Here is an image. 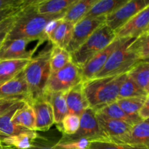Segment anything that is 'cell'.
<instances>
[{"label":"cell","mask_w":149,"mask_h":149,"mask_svg":"<svg viewBox=\"0 0 149 149\" xmlns=\"http://www.w3.org/2000/svg\"><path fill=\"white\" fill-rule=\"evenodd\" d=\"M29 39H13L4 40L0 47V60H28L33 58L36 49H30Z\"/></svg>","instance_id":"obj_10"},{"label":"cell","mask_w":149,"mask_h":149,"mask_svg":"<svg viewBox=\"0 0 149 149\" xmlns=\"http://www.w3.org/2000/svg\"><path fill=\"white\" fill-rule=\"evenodd\" d=\"M148 6V0H127L123 5L106 16L105 24L114 32L116 31L128 20Z\"/></svg>","instance_id":"obj_8"},{"label":"cell","mask_w":149,"mask_h":149,"mask_svg":"<svg viewBox=\"0 0 149 149\" xmlns=\"http://www.w3.org/2000/svg\"><path fill=\"white\" fill-rule=\"evenodd\" d=\"M26 2L23 0H0V10L7 7L23 5Z\"/></svg>","instance_id":"obj_40"},{"label":"cell","mask_w":149,"mask_h":149,"mask_svg":"<svg viewBox=\"0 0 149 149\" xmlns=\"http://www.w3.org/2000/svg\"><path fill=\"white\" fill-rule=\"evenodd\" d=\"M0 149H14V148H8V147H4L3 146L2 148H1Z\"/></svg>","instance_id":"obj_44"},{"label":"cell","mask_w":149,"mask_h":149,"mask_svg":"<svg viewBox=\"0 0 149 149\" xmlns=\"http://www.w3.org/2000/svg\"><path fill=\"white\" fill-rule=\"evenodd\" d=\"M12 122L17 126L23 127L31 131H35V114L33 108L29 102H25L23 106L19 108L14 116Z\"/></svg>","instance_id":"obj_23"},{"label":"cell","mask_w":149,"mask_h":149,"mask_svg":"<svg viewBox=\"0 0 149 149\" xmlns=\"http://www.w3.org/2000/svg\"><path fill=\"white\" fill-rule=\"evenodd\" d=\"M106 21V16L95 17H84L80 21L74 24L73 28L72 36L66 50L72 53L77 50L100 26Z\"/></svg>","instance_id":"obj_9"},{"label":"cell","mask_w":149,"mask_h":149,"mask_svg":"<svg viewBox=\"0 0 149 149\" xmlns=\"http://www.w3.org/2000/svg\"><path fill=\"white\" fill-rule=\"evenodd\" d=\"M115 39V32L104 23L96 29L77 50L71 53V62L81 68L93 56L104 49Z\"/></svg>","instance_id":"obj_4"},{"label":"cell","mask_w":149,"mask_h":149,"mask_svg":"<svg viewBox=\"0 0 149 149\" xmlns=\"http://www.w3.org/2000/svg\"><path fill=\"white\" fill-rule=\"evenodd\" d=\"M51 47L46 48L36 57L32 58L23 69L29 103L41 98L45 95V87L51 73L49 68Z\"/></svg>","instance_id":"obj_3"},{"label":"cell","mask_w":149,"mask_h":149,"mask_svg":"<svg viewBox=\"0 0 149 149\" xmlns=\"http://www.w3.org/2000/svg\"><path fill=\"white\" fill-rule=\"evenodd\" d=\"M148 26L149 6L135 15L124 26H122L116 31H115L116 38L117 39H125V38L135 39L142 35L143 33L149 31Z\"/></svg>","instance_id":"obj_11"},{"label":"cell","mask_w":149,"mask_h":149,"mask_svg":"<svg viewBox=\"0 0 149 149\" xmlns=\"http://www.w3.org/2000/svg\"><path fill=\"white\" fill-rule=\"evenodd\" d=\"M74 26L71 23L65 21L63 19L62 22L49 36L48 41H49L52 45L66 49L71 39Z\"/></svg>","instance_id":"obj_26"},{"label":"cell","mask_w":149,"mask_h":149,"mask_svg":"<svg viewBox=\"0 0 149 149\" xmlns=\"http://www.w3.org/2000/svg\"><path fill=\"white\" fill-rule=\"evenodd\" d=\"M87 149H148V148L119 144L109 141H90Z\"/></svg>","instance_id":"obj_34"},{"label":"cell","mask_w":149,"mask_h":149,"mask_svg":"<svg viewBox=\"0 0 149 149\" xmlns=\"http://www.w3.org/2000/svg\"><path fill=\"white\" fill-rule=\"evenodd\" d=\"M29 149H61L55 146H45V145H41V144H36L33 143V145Z\"/></svg>","instance_id":"obj_42"},{"label":"cell","mask_w":149,"mask_h":149,"mask_svg":"<svg viewBox=\"0 0 149 149\" xmlns=\"http://www.w3.org/2000/svg\"><path fill=\"white\" fill-rule=\"evenodd\" d=\"M30 61L0 60V84L12 79L22 72Z\"/></svg>","instance_id":"obj_19"},{"label":"cell","mask_w":149,"mask_h":149,"mask_svg":"<svg viewBox=\"0 0 149 149\" xmlns=\"http://www.w3.org/2000/svg\"><path fill=\"white\" fill-rule=\"evenodd\" d=\"M63 18H56L53 19V20H51L50 21L48 22L47 24L46 25L45 28V30H44V33H45V37L47 38V39L48 40L49 36L52 34L54 31H55V29L58 28V26H59L60 23L62 22Z\"/></svg>","instance_id":"obj_38"},{"label":"cell","mask_w":149,"mask_h":149,"mask_svg":"<svg viewBox=\"0 0 149 149\" xmlns=\"http://www.w3.org/2000/svg\"><path fill=\"white\" fill-rule=\"evenodd\" d=\"M65 101L68 113L80 116L84 111L88 109L89 104L83 90L82 82L74 86L66 92Z\"/></svg>","instance_id":"obj_17"},{"label":"cell","mask_w":149,"mask_h":149,"mask_svg":"<svg viewBox=\"0 0 149 149\" xmlns=\"http://www.w3.org/2000/svg\"><path fill=\"white\" fill-rule=\"evenodd\" d=\"M26 2H27V1H26ZM26 3H25V4H26ZM24 4H23V5H24ZM23 5L7 7V8L0 10V23L4 21V20L7 19L8 17H12V16L17 14V13L20 11V9L23 7Z\"/></svg>","instance_id":"obj_37"},{"label":"cell","mask_w":149,"mask_h":149,"mask_svg":"<svg viewBox=\"0 0 149 149\" xmlns=\"http://www.w3.org/2000/svg\"><path fill=\"white\" fill-rule=\"evenodd\" d=\"M127 0H97L84 17L106 16L123 5Z\"/></svg>","instance_id":"obj_25"},{"label":"cell","mask_w":149,"mask_h":149,"mask_svg":"<svg viewBox=\"0 0 149 149\" xmlns=\"http://www.w3.org/2000/svg\"><path fill=\"white\" fill-rule=\"evenodd\" d=\"M90 141L84 138L66 142H58L55 146L61 149H87Z\"/></svg>","instance_id":"obj_35"},{"label":"cell","mask_w":149,"mask_h":149,"mask_svg":"<svg viewBox=\"0 0 149 149\" xmlns=\"http://www.w3.org/2000/svg\"><path fill=\"white\" fill-rule=\"evenodd\" d=\"M127 76V74H125L95 78L82 82L89 108L97 111L104 106L116 102L119 97V89Z\"/></svg>","instance_id":"obj_2"},{"label":"cell","mask_w":149,"mask_h":149,"mask_svg":"<svg viewBox=\"0 0 149 149\" xmlns=\"http://www.w3.org/2000/svg\"><path fill=\"white\" fill-rule=\"evenodd\" d=\"M35 114V131L49 130L54 125L53 113L49 100V95L45 94L41 98L30 103Z\"/></svg>","instance_id":"obj_15"},{"label":"cell","mask_w":149,"mask_h":149,"mask_svg":"<svg viewBox=\"0 0 149 149\" xmlns=\"http://www.w3.org/2000/svg\"><path fill=\"white\" fill-rule=\"evenodd\" d=\"M47 95H49V100L53 113L54 124L58 125L68 113V107L65 101L66 92L54 93Z\"/></svg>","instance_id":"obj_27"},{"label":"cell","mask_w":149,"mask_h":149,"mask_svg":"<svg viewBox=\"0 0 149 149\" xmlns=\"http://www.w3.org/2000/svg\"><path fill=\"white\" fill-rule=\"evenodd\" d=\"M134 39L132 38L121 39L120 43L110 55L104 67L95 78L127 74L134 65L141 62L138 56L130 47V45Z\"/></svg>","instance_id":"obj_5"},{"label":"cell","mask_w":149,"mask_h":149,"mask_svg":"<svg viewBox=\"0 0 149 149\" xmlns=\"http://www.w3.org/2000/svg\"><path fill=\"white\" fill-rule=\"evenodd\" d=\"M71 62V56L70 52L63 48L52 45L49 54V68L51 73L64 68Z\"/></svg>","instance_id":"obj_29"},{"label":"cell","mask_w":149,"mask_h":149,"mask_svg":"<svg viewBox=\"0 0 149 149\" xmlns=\"http://www.w3.org/2000/svg\"><path fill=\"white\" fill-rule=\"evenodd\" d=\"M7 137L8 136L5 135L4 133H2V132L0 131V142H1H1H2V141L5 139V138H7Z\"/></svg>","instance_id":"obj_43"},{"label":"cell","mask_w":149,"mask_h":149,"mask_svg":"<svg viewBox=\"0 0 149 149\" xmlns=\"http://www.w3.org/2000/svg\"><path fill=\"white\" fill-rule=\"evenodd\" d=\"M148 98H149V95L144 97L119 98L116 100V103L126 114L137 116L138 111Z\"/></svg>","instance_id":"obj_32"},{"label":"cell","mask_w":149,"mask_h":149,"mask_svg":"<svg viewBox=\"0 0 149 149\" xmlns=\"http://www.w3.org/2000/svg\"><path fill=\"white\" fill-rule=\"evenodd\" d=\"M2 147H3V146H2V145H1V142H0V148H2Z\"/></svg>","instance_id":"obj_45"},{"label":"cell","mask_w":149,"mask_h":149,"mask_svg":"<svg viewBox=\"0 0 149 149\" xmlns=\"http://www.w3.org/2000/svg\"><path fill=\"white\" fill-rule=\"evenodd\" d=\"M16 15L8 17L7 19L4 20V21L0 23V47L2 45L3 42L5 39L8 32L11 29L12 26H13V23L15 22V20Z\"/></svg>","instance_id":"obj_36"},{"label":"cell","mask_w":149,"mask_h":149,"mask_svg":"<svg viewBox=\"0 0 149 149\" xmlns=\"http://www.w3.org/2000/svg\"><path fill=\"white\" fill-rule=\"evenodd\" d=\"M121 39H116L104 49L93 56L84 66L80 68L81 82L93 79L104 67L108 59L120 43Z\"/></svg>","instance_id":"obj_12"},{"label":"cell","mask_w":149,"mask_h":149,"mask_svg":"<svg viewBox=\"0 0 149 149\" xmlns=\"http://www.w3.org/2000/svg\"><path fill=\"white\" fill-rule=\"evenodd\" d=\"M24 103L25 102L23 101L20 102L8 112L0 116V131L7 136H13V135H19V134L23 133L28 131H31L23 127L17 126L12 122L13 116H14L16 111L19 108L21 107Z\"/></svg>","instance_id":"obj_24"},{"label":"cell","mask_w":149,"mask_h":149,"mask_svg":"<svg viewBox=\"0 0 149 149\" xmlns=\"http://www.w3.org/2000/svg\"><path fill=\"white\" fill-rule=\"evenodd\" d=\"M0 100L29 102L28 87L23 71L12 79L0 84Z\"/></svg>","instance_id":"obj_14"},{"label":"cell","mask_w":149,"mask_h":149,"mask_svg":"<svg viewBox=\"0 0 149 149\" xmlns=\"http://www.w3.org/2000/svg\"><path fill=\"white\" fill-rule=\"evenodd\" d=\"M149 31L143 33L138 37L135 38L130 47L135 52L141 61H148L149 58Z\"/></svg>","instance_id":"obj_30"},{"label":"cell","mask_w":149,"mask_h":149,"mask_svg":"<svg viewBox=\"0 0 149 149\" xmlns=\"http://www.w3.org/2000/svg\"><path fill=\"white\" fill-rule=\"evenodd\" d=\"M20 102L23 101L15 100H0V116L8 112Z\"/></svg>","instance_id":"obj_39"},{"label":"cell","mask_w":149,"mask_h":149,"mask_svg":"<svg viewBox=\"0 0 149 149\" xmlns=\"http://www.w3.org/2000/svg\"><path fill=\"white\" fill-rule=\"evenodd\" d=\"M96 117L104 141L120 136L131 129L132 125L120 120L111 119L102 113L96 112Z\"/></svg>","instance_id":"obj_16"},{"label":"cell","mask_w":149,"mask_h":149,"mask_svg":"<svg viewBox=\"0 0 149 149\" xmlns=\"http://www.w3.org/2000/svg\"><path fill=\"white\" fill-rule=\"evenodd\" d=\"M138 116L141 120H147L149 116V98L146 100L142 107L138 112Z\"/></svg>","instance_id":"obj_41"},{"label":"cell","mask_w":149,"mask_h":149,"mask_svg":"<svg viewBox=\"0 0 149 149\" xmlns=\"http://www.w3.org/2000/svg\"><path fill=\"white\" fill-rule=\"evenodd\" d=\"M76 0H42L36 1L38 13L46 15H65L68 9Z\"/></svg>","instance_id":"obj_18"},{"label":"cell","mask_w":149,"mask_h":149,"mask_svg":"<svg viewBox=\"0 0 149 149\" xmlns=\"http://www.w3.org/2000/svg\"><path fill=\"white\" fill-rule=\"evenodd\" d=\"M37 138L36 131H28L19 135L8 136L1 142V145L14 149H29L33 145Z\"/></svg>","instance_id":"obj_22"},{"label":"cell","mask_w":149,"mask_h":149,"mask_svg":"<svg viewBox=\"0 0 149 149\" xmlns=\"http://www.w3.org/2000/svg\"><path fill=\"white\" fill-rule=\"evenodd\" d=\"M80 125V116L68 113L61 123L57 125V127L63 133V136H71L78 130Z\"/></svg>","instance_id":"obj_33"},{"label":"cell","mask_w":149,"mask_h":149,"mask_svg":"<svg viewBox=\"0 0 149 149\" xmlns=\"http://www.w3.org/2000/svg\"><path fill=\"white\" fill-rule=\"evenodd\" d=\"M95 112L102 113V114L105 115V116H108L111 119L127 122V123L130 124L132 126L143 121L140 119L138 115L137 116H130V115L126 114L122 110V109L119 107L116 101L104 106V107H103L100 110L97 111Z\"/></svg>","instance_id":"obj_28"},{"label":"cell","mask_w":149,"mask_h":149,"mask_svg":"<svg viewBox=\"0 0 149 149\" xmlns=\"http://www.w3.org/2000/svg\"><path fill=\"white\" fill-rule=\"evenodd\" d=\"M111 142L132 146L146 147L149 145V122L148 119L143 120L133 125L130 130L120 136L109 140Z\"/></svg>","instance_id":"obj_13"},{"label":"cell","mask_w":149,"mask_h":149,"mask_svg":"<svg viewBox=\"0 0 149 149\" xmlns=\"http://www.w3.org/2000/svg\"><path fill=\"white\" fill-rule=\"evenodd\" d=\"M81 138L90 141H104L96 117L95 111L90 108L84 111L80 116V125L77 132L71 136H63L59 142L76 141Z\"/></svg>","instance_id":"obj_7"},{"label":"cell","mask_w":149,"mask_h":149,"mask_svg":"<svg viewBox=\"0 0 149 149\" xmlns=\"http://www.w3.org/2000/svg\"><path fill=\"white\" fill-rule=\"evenodd\" d=\"M127 75L146 93L149 94V63L141 61L134 65Z\"/></svg>","instance_id":"obj_20"},{"label":"cell","mask_w":149,"mask_h":149,"mask_svg":"<svg viewBox=\"0 0 149 149\" xmlns=\"http://www.w3.org/2000/svg\"><path fill=\"white\" fill-rule=\"evenodd\" d=\"M97 0H76L64 15L63 20L76 24L83 19Z\"/></svg>","instance_id":"obj_21"},{"label":"cell","mask_w":149,"mask_h":149,"mask_svg":"<svg viewBox=\"0 0 149 149\" xmlns=\"http://www.w3.org/2000/svg\"><path fill=\"white\" fill-rule=\"evenodd\" d=\"M64 15H46L38 13L36 1H27L15 16V20L4 40L29 39L48 41L44 30L48 22L56 18H63Z\"/></svg>","instance_id":"obj_1"},{"label":"cell","mask_w":149,"mask_h":149,"mask_svg":"<svg viewBox=\"0 0 149 149\" xmlns=\"http://www.w3.org/2000/svg\"><path fill=\"white\" fill-rule=\"evenodd\" d=\"M149 95L140 88L130 77L127 78L121 85L119 92V98H132V97H144Z\"/></svg>","instance_id":"obj_31"},{"label":"cell","mask_w":149,"mask_h":149,"mask_svg":"<svg viewBox=\"0 0 149 149\" xmlns=\"http://www.w3.org/2000/svg\"><path fill=\"white\" fill-rule=\"evenodd\" d=\"M81 82L80 68L72 62L55 72L50 73L45 94L68 92L70 89Z\"/></svg>","instance_id":"obj_6"}]
</instances>
